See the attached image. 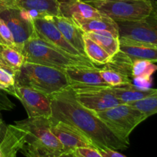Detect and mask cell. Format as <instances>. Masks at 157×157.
Masks as SVG:
<instances>
[{"label": "cell", "instance_id": "obj_18", "mask_svg": "<svg viewBox=\"0 0 157 157\" xmlns=\"http://www.w3.org/2000/svg\"><path fill=\"white\" fill-rule=\"evenodd\" d=\"M120 51L128 56L132 62L136 60H147L153 63L157 62L156 46L120 41Z\"/></svg>", "mask_w": 157, "mask_h": 157}, {"label": "cell", "instance_id": "obj_4", "mask_svg": "<svg viewBox=\"0 0 157 157\" xmlns=\"http://www.w3.org/2000/svg\"><path fill=\"white\" fill-rule=\"evenodd\" d=\"M21 53L27 62L43 64L61 70L76 65L96 66L89 59L73 56L54 48L41 39L36 32L25 43Z\"/></svg>", "mask_w": 157, "mask_h": 157}, {"label": "cell", "instance_id": "obj_8", "mask_svg": "<svg viewBox=\"0 0 157 157\" xmlns=\"http://www.w3.org/2000/svg\"><path fill=\"white\" fill-rule=\"evenodd\" d=\"M77 101L92 112H99L117 106L121 102L108 90L109 87H71Z\"/></svg>", "mask_w": 157, "mask_h": 157}, {"label": "cell", "instance_id": "obj_29", "mask_svg": "<svg viewBox=\"0 0 157 157\" xmlns=\"http://www.w3.org/2000/svg\"><path fill=\"white\" fill-rule=\"evenodd\" d=\"M74 153L78 157H104L98 149L93 147H79Z\"/></svg>", "mask_w": 157, "mask_h": 157}, {"label": "cell", "instance_id": "obj_2", "mask_svg": "<svg viewBox=\"0 0 157 157\" xmlns=\"http://www.w3.org/2000/svg\"><path fill=\"white\" fill-rule=\"evenodd\" d=\"M15 84L29 87L47 96L70 87L65 70L25 62L14 75Z\"/></svg>", "mask_w": 157, "mask_h": 157}, {"label": "cell", "instance_id": "obj_23", "mask_svg": "<svg viewBox=\"0 0 157 157\" xmlns=\"http://www.w3.org/2000/svg\"><path fill=\"white\" fill-rule=\"evenodd\" d=\"M85 34L97 44H99L102 48H104L111 57L120 51L119 38L110 32L102 31L87 32Z\"/></svg>", "mask_w": 157, "mask_h": 157}, {"label": "cell", "instance_id": "obj_5", "mask_svg": "<svg viewBox=\"0 0 157 157\" xmlns=\"http://www.w3.org/2000/svg\"><path fill=\"white\" fill-rule=\"evenodd\" d=\"M99 12L116 22L142 19L153 11L151 1L147 0H84Z\"/></svg>", "mask_w": 157, "mask_h": 157}, {"label": "cell", "instance_id": "obj_20", "mask_svg": "<svg viewBox=\"0 0 157 157\" xmlns=\"http://www.w3.org/2000/svg\"><path fill=\"white\" fill-rule=\"evenodd\" d=\"M157 71V65L147 60H136L132 65L131 78L135 85L144 88H150L152 76Z\"/></svg>", "mask_w": 157, "mask_h": 157}, {"label": "cell", "instance_id": "obj_31", "mask_svg": "<svg viewBox=\"0 0 157 157\" xmlns=\"http://www.w3.org/2000/svg\"><path fill=\"white\" fill-rule=\"evenodd\" d=\"M25 157H77L74 152L71 153H63L61 154H41V153H35L29 151H21Z\"/></svg>", "mask_w": 157, "mask_h": 157}, {"label": "cell", "instance_id": "obj_9", "mask_svg": "<svg viewBox=\"0 0 157 157\" xmlns=\"http://www.w3.org/2000/svg\"><path fill=\"white\" fill-rule=\"evenodd\" d=\"M12 34L15 48L21 52L25 43L35 32L32 18L18 8H10L0 13Z\"/></svg>", "mask_w": 157, "mask_h": 157}, {"label": "cell", "instance_id": "obj_32", "mask_svg": "<svg viewBox=\"0 0 157 157\" xmlns=\"http://www.w3.org/2000/svg\"><path fill=\"white\" fill-rule=\"evenodd\" d=\"M104 157H127L124 155L121 154L117 150H110V149H105V150H98Z\"/></svg>", "mask_w": 157, "mask_h": 157}, {"label": "cell", "instance_id": "obj_14", "mask_svg": "<svg viewBox=\"0 0 157 157\" xmlns=\"http://www.w3.org/2000/svg\"><path fill=\"white\" fill-rule=\"evenodd\" d=\"M60 13L75 22L87 18H96L103 14L84 0H58Z\"/></svg>", "mask_w": 157, "mask_h": 157}, {"label": "cell", "instance_id": "obj_12", "mask_svg": "<svg viewBox=\"0 0 157 157\" xmlns=\"http://www.w3.org/2000/svg\"><path fill=\"white\" fill-rule=\"evenodd\" d=\"M51 130L60 141L66 153H71L79 147H93V143L78 128L63 121H56L51 117Z\"/></svg>", "mask_w": 157, "mask_h": 157}, {"label": "cell", "instance_id": "obj_1", "mask_svg": "<svg viewBox=\"0 0 157 157\" xmlns=\"http://www.w3.org/2000/svg\"><path fill=\"white\" fill-rule=\"evenodd\" d=\"M54 120L63 121L81 130L98 150H125L130 146L113 133L94 112L81 105L71 87L49 96Z\"/></svg>", "mask_w": 157, "mask_h": 157}, {"label": "cell", "instance_id": "obj_10", "mask_svg": "<svg viewBox=\"0 0 157 157\" xmlns=\"http://www.w3.org/2000/svg\"><path fill=\"white\" fill-rule=\"evenodd\" d=\"M12 96L20 101L28 117H51L52 102L49 96L29 87L15 84Z\"/></svg>", "mask_w": 157, "mask_h": 157}, {"label": "cell", "instance_id": "obj_35", "mask_svg": "<svg viewBox=\"0 0 157 157\" xmlns=\"http://www.w3.org/2000/svg\"><path fill=\"white\" fill-rule=\"evenodd\" d=\"M152 6H153V12L157 15V0H152Z\"/></svg>", "mask_w": 157, "mask_h": 157}, {"label": "cell", "instance_id": "obj_6", "mask_svg": "<svg viewBox=\"0 0 157 157\" xmlns=\"http://www.w3.org/2000/svg\"><path fill=\"white\" fill-rule=\"evenodd\" d=\"M94 113L113 133L128 142L132 131L147 119L144 113L128 104H121Z\"/></svg>", "mask_w": 157, "mask_h": 157}, {"label": "cell", "instance_id": "obj_11", "mask_svg": "<svg viewBox=\"0 0 157 157\" xmlns=\"http://www.w3.org/2000/svg\"><path fill=\"white\" fill-rule=\"evenodd\" d=\"M32 21H33L35 32L44 42L73 56L84 58L64 38L62 33L53 22L52 16L34 18L32 19Z\"/></svg>", "mask_w": 157, "mask_h": 157}, {"label": "cell", "instance_id": "obj_17", "mask_svg": "<svg viewBox=\"0 0 157 157\" xmlns=\"http://www.w3.org/2000/svg\"><path fill=\"white\" fill-rule=\"evenodd\" d=\"M52 18L53 22L67 41L74 46L83 57L87 58L84 52V36L85 32L75 21L61 15L52 16Z\"/></svg>", "mask_w": 157, "mask_h": 157}, {"label": "cell", "instance_id": "obj_27", "mask_svg": "<svg viewBox=\"0 0 157 157\" xmlns=\"http://www.w3.org/2000/svg\"><path fill=\"white\" fill-rule=\"evenodd\" d=\"M15 86L13 74L0 67V89L7 94L12 95Z\"/></svg>", "mask_w": 157, "mask_h": 157}, {"label": "cell", "instance_id": "obj_16", "mask_svg": "<svg viewBox=\"0 0 157 157\" xmlns=\"http://www.w3.org/2000/svg\"><path fill=\"white\" fill-rule=\"evenodd\" d=\"M25 144V132L15 124L7 126L0 134V157H17Z\"/></svg>", "mask_w": 157, "mask_h": 157}, {"label": "cell", "instance_id": "obj_13", "mask_svg": "<svg viewBox=\"0 0 157 157\" xmlns=\"http://www.w3.org/2000/svg\"><path fill=\"white\" fill-rule=\"evenodd\" d=\"M70 87H110L101 78L100 68L96 66L76 65L65 69Z\"/></svg>", "mask_w": 157, "mask_h": 157}, {"label": "cell", "instance_id": "obj_36", "mask_svg": "<svg viewBox=\"0 0 157 157\" xmlns=\"http://www.w3.org/2000/svg\"><path fill=\"white\" fill-rule=\"evenodd\" d=\"M147 1H152V0H147Z\"/></svg>", "mask_w": 157, "mask_h": 157}, {"label": "cell", "instance_id": "obj_7", "mask_svg": "<svg viewBox=\"0 0 157 157\" xmlns=\"http://www.w3.org/2000/svg\"><path fill=\"white\" fill-rule=\"evenodd\" d=\"M120 41L141 43L157 47V15H150L136 21L117 22Z\"/></svg>", "mask_w": 157, "mask_h": 157}, {"label": "cell", "instance_id": "obj_22", "mask_svg": "<svg viewBox=\"0 0 157 157\" xmlns=\"http://www.w3.org/2000/svg\"><path fill=\"white\" fill-rule=\"evenodd\" d=\"M25 62L24 55L16 48L0 45V67L15 75Z\"/></svg>", "mask_w": 157, "mask_h": 157}, {"label": "cell", "instance_id": "obj_3", "mask_svg": "<svg viewBox=\"0 0 157 157\" xmlns=\"http://www.w3.org/2000/svg\"><path fill=\"white\" fill-rule=\"evenodd\" d=\"M15 124L25 133V144L20 151L54 155L66 153L52 132L51 117H28Z\"/></svg>", "mask_w": 157, "mask_h": 157}, {"label": "cell", "instance_id": "obj_24", "mask_svg": "<svg viewBox=\"0 0 157 157\" xmlns=\"http://www.w3.org/2000/svg\"><path fill=\"white\" fill-rule=\"evenodd\" d=\"M84 43L86 57L95 65H104L111 59L112 57L85 33L84 36Z\"/></svg>", "mask_w": 157, "mask_h": 157}, {"label": "cell", "instance_id": "obj_33", "mask_svg": "<svg viewBox=\"0 0 157 157\" xmlns=\"http://www.w3.org/2000/svg\"><path fill=\"white\" fill-rule=\"evenodd\" d=\"M15 6V0H0V13Z\"/></svg>", "mask_w": 157, "mask_h": 157}, {"label": "cell", "instance_id": "obj_15", "mask_svg": "<svg viewBox=\"0 0 157 157\" xmlns=\"http://www.w3.org/2000/svg\"><path fill=\"white\" fill-rule=\"evenodd\" d=\"M15 7L32 19L61 15L58 0H15Z\"/></svg>", "mask_w": 157, "mask_h": 157}, {"label": "cell", "instance_id": "obj_26", "mask_svg": "<svg viewBox=\"0 0 157 157\" xmlns=\"http://www.w3.org/2000/svg\"><path fill=\"white\" fill-rule=\"evenodd\" d=\"M128 104L140 110L148 118L149 117L157 113V92L144 99Z\"/></svg>", "mask_w": 157, "mask_h": 157}, {"label": "cell", "instance_id": "obj_19", "mask_svg": "<svg viewBox=\"0 0 157 157\" xmlns=\"http://www.w3.org/2000/svg\"><path fill=\"white\" fill-rule=\"evenodd\" d=\"M108 90L124 104L144 99L157 92V89L144 88L133 84V83L121 87H109Z\"/></svg>", "mask_w": 157, "mask_h": 157}, {"label": "cell", "instance_id": "obj_37", "mask_svg": "<svg viewBox=\"0 0 157 157\" xmlns=\"http://www.w3.org/2000/svg\"><path fill=\"white\" fill-rule=\"evenodd\" d=\"M77 157H78V156H77Z\"/></svg>", "mask_w": 157, "mask_h": 157}, {"label": "cell", "instance_id": "obj_25", "mask_svg": "<svg viewBox=\"0 0 157 157\" xmlns=\"http://www.w3.org/2000/svg\"><path fill=\"white\" fill-rule=\"evenodd\" d=\"M100 74L103 80L110 87H121L133 83L131 78L106 64L102 68H100Z\"/></svg>", "mask_w": 157, "mask_h": 157}, {"label": "cell", "instance_id": "obj_34", "mask_svg": "<svg viewBox=\"0 0 157 157\" xmlns=\"http://www.w3.org/2000/svg\"><path fill=\"white\" fill-rule=\"evenodd\" d=\"M6 126L4 125V122H3L2 120V117L1 113H0V132L3 131V130L6 129Z\"/></svg>", "mask_w": 157, "mask_h": 157}, {"label": "cell", "instance_id": "obj_30", "mask_svg": "<svg viewBox=\"0 0 157 157\" xmlns=\"http://www.w3.org/2000/svg\"><path fill=\"white\" fill-rule=\"evenodd\" d=\"M15 104L8 97L7 94L0 89V110H13Z\"/></svg>", "mask_w": 157, "mask_h": 157}, {"label": "cell", "instance_id": "obj_28", "mask_svg": "<svg viewBox=\"0 0 157 157\" xmlns=\"http://www.w3.org/2000/svg\"><path fill=\"white\" fill-rule=\"evenodd\" d=\"M0 45L15 48V41L11 31L2 18H0Z\"/></svg>", "mask_w": 157, "mask_h": 157}, {"label": "cell", "instance_id": "obj_21", "mask_svg": "<svg viewBox=\"0 0 157 157\" xmlns=\"http://www.w3.org/2000/svg\"><path fill=\"white\" fill-rule=\"evenodd\" d=\"M75 23L85 33L90 32L106 31L119 38V28L117 23L107 15H102V16L100 18L79 20Z\"/></svg>", "mask_w": 157, "mask_h": 157}]
</instances>
